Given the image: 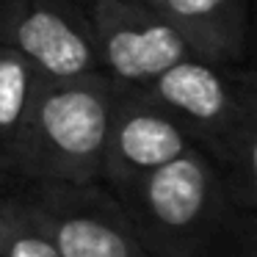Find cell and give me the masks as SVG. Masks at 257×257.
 Here are the masks:
<instances>
[{"label":"cell","mask_w":257,"mask_h":257,"mask_svg":"<svg viewBox=\"0 0 257 257\" xmlns=\"http://www.w3.org/2000/svg\"><path fill=\"white\" fill-rule=\"evenodd\" d=\"M221 174L229 202L257 213V80L251 67L188 56L147 86Z\"/></svg>","instance_id":"cell-1"},{"label":"cell","mask_w":257,"mask_h":257,"mask_svg":"<svg viewBox=\"0 0 257 257\" xmlns=\"http://www.w3.org/2000/svg\"><path fill=\"white\" fill-rule=\"evenodd\" d=\"M113 89L100 72L67 80L45 78L14 147L0 161V177L100 180Z\"/></svg>","instance_id":"cell-2"},{"label":"cell","mask_w":257,"mask_h":257,"mask_svg":"<svg viewBox=\"0 0 257 257\" xmlns=\"http://www.w3.org/2000/svg\"><path fill=\"white\" fill-rule=\"evenodd\" d=\"M113 194L147 257H207L243 213L229 202L216 163L196 147Z\"/></svg>","instance_id":"cell-3"},{"label":"cell","mask_w":257,"mask_h":257,"mask_svg":"<svg viewBox=\"0 0 257 257\" xmlns=\"http://www.w3.org/2000/svg\"><path fill=\"white\" fill-rule=\"evenodd\" d=\"M61 257H147L119 196L102 180H14Z\"/></svg>","instance_id":"cell-4"},{"label":"cell","mask_w":257,"mask_h":257,"mask_svg":"<svg viewBox=\"0 0 257 257\" xmlns=\"http://www.w3.org/2000/svg\"><path fill=\"white\" fill-rule=\"evenodd\" d=\"M97 72L113 89H147L191 56L172 23L147 0H91Z\"/></svg>","instance_id":"cell-5"},{"label":"cell","mask_w":257,"mask_h":257,"mask_svg":"<svg viewBox=\"0 0 257 257\" xmlns=\"http://www.w3.org/2000/svg\"><path fill=\"white\" fill-rule=\"evenodd\" d=\"M191 139L147 89H116L108 119L100 180L119 191L191 150Z\"/></svg>","instance_id":"cell-6"},{"label":"cell","mask_w":257,"mask_h":257,"mask_svg":"<svg viewBox=\"0 0 257 257\" xmlns=\"http://www.w3.org/2000/svg\"><path fill=\"white\" fill-rule=\"evenodd\" d=\"M9 45L17 47L42 78L94 75L91 0H23Z\"/></svg>","instance_id":"cell-7"},{"label":"cell","mask_w":257,"mask_h":257,"mask_svg":"<svg viewBox=\"0 0 257 257\" xmlns=\"http://www.w3.org/2000/svg\"><path fill=\"white\" fill-rule=\"evenodd\" d=\"M177 28L191 56L249 67L251 0H147Z\"/></svg>","instance_id":"cell-8"},{"label":"cell","mask_w":257,"mask_h":257,"mask_svg":"<svg viewBox=\"0 0 257 257\" xmlns=\"http://www.w3.org/2000/svg\"><path fill=\"white\" fill-rule=\"evenodd\" d=\"M42 80V72L17 47L0 42V161L17 141Z\"/></svg>","instance_id":"cell-9"},{"label":"cell","mask_w":257,"mask_h":257,"mask_svg":"<svg viewBox=\"0 0 257 257\" xmlns=\"http://www.w3.org/2000/svg\"><path fill=\"white\" fill-rule=\"evenodd\" d=\"M0 257H61L6 177H0Z\"/></svg>","instance_id":"cell-10"},{"label":"cell","mask_w":257,"mask_h":257,"mask_svg":"<svg viewBox=\"0 0 257 257\" xmlns=\"http://www.w3.org/2000/svg\"><path fill=\"white\" fill-rule=\"evenodd\" d=\"M207 257H257V224L254 213H240Z\"/></svg>","instance_id":"cell-11"},{"label":"cell","mask_w":257,"mask_h":257,"mask_svg":"<svg viewBox=\"0 0 257 257\" xmlns=\"http://www.w3.org/2000/svg\"><path fill=\"white\" fill-rule=\"evenodd\" d=\"M20 9H23V0H0V42H12Z\"/></svg>","instance_id":"cell-12"}]
</instances>
